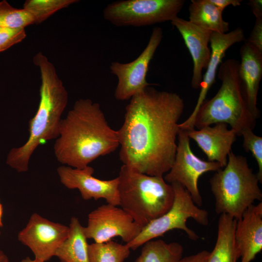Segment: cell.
<instances>
[{"label":"cell","mask_w":262,"mask_h":262,"mask_svg":"<svg viewBox=\"0 0 262 262\" xmlns=\"http://www.w3.org/2000/svg\"><path fill=\"white\" fill-rule=\"evenodd\" d=\"M209 1L223 12L225 8L229 5L234 7L240 6L241 0H209Z\"/></svg>","instance_id":"obj_30"},{"label":"cell","mask_w":262,"mask_h":262,"mask_svg":"<svg viewBox=\"0 0 262 262\" xmlns=\"http://www.w3.org/2000/svg\"><path fill=\"white\" fill-rule=\"evenodd\" d=\"M119 146L117 131L109 125L100 104L81 98L62 119L53 149L63 165L82 169Z\"/></svg>","instance_id":"obj_2"},{"label":"cell","mask_w":262,"mask_h":262,"mask_svg":"<svg viewBox=\"0 0 262 262\" xmlns=\"http://www.w3.org/2000/svg\"><path fill=\"white\" fill-rule=\"evenodd\" d=\"M248 5L256 18H262V0H250Z\"/></svg>","instance_id":"obj_31"},{"label":"cell","mask_w":262,"mask_h":262,"mask_svg":"<svg viewBox=\"0 0 262 262\" xmlns=\"http://www.w3.org/2000/svg\"><path fill=\"white\" fill-rule=\"evenodd\" d=\"M142 229L122 208L109 203L90 213L87 225L83 228L86 238L95 243H105L120 237L126 244L135 239Z\"/></svg>","instance_id":"obj_11"},{"label":"cell","mask_w":262,"mask_h":262,"mask_svg":"<svg viewBox=\"0 0 262 262\" xmlns=\"http://www.w3.org/2000/svg\"><path fill=\"white\" fill-rule=\"evenodd\" d=\"M163 38V29L154 27L146 47L135 59L127 63H111L110 72L117 79L114 94L116 99H131L147 86L154 85L147 82L146 77L149 63Z\"/></svg>","instance_id":"obj_10"},{"label":"cell","mask_w":262,"mask_h":262,"mask_svg":"<svg viewBox=\"0 0 262 262\" xmlns=\"http://www.w3.org/2000/svg\"><path fill=\"white\" fill-rule=\"evenodd\" d=\"M69 229V227L34 213L17 238L31 250L35 259L45 262L55 256L57 249L67 237Z\"/></svg>","instance_id":"obj_12"},{"label":"cell","mask_w":262,"mask_h":262,"mask_svg":"<svg viewBox=\"0 0 262 262\" xmlns=\"http://www.w3.org/2000/svg\"><path fill=\"white\" fill-rule=\"evenodd\" d=\"M245 40L244 32L241 27H237L228 33H212L210 40L211 57L200 83L199 96L195 108L189 117L183 122L179 123L180 129L186 131L194 129L196 115L206 100L209 90L215 82L217 69L222 63L227 50L233 44Z\"/></svg>","instance_id":"obj_14"},{"label":"cell","mask_w":262,"mask_h":262,"mask_svg":"<svg viewBox=\"0 0 262 262\" xmlns=\"http://www.w3.org/2000/svg\"><path fill=\"white\" fill-rule=\"evenodd\" d=\"M210 252L202 250L195 255L182 258L179 262H207Z\"/></svg>","instance_id":"obj_29"},{"label":"cell","mask_w":262,"mask_h":262,"mask_svg":"<svg viewBox=\"0 0 262 262\" xmlns=\"http://www.w3.org/2000/svg\"></svg>","instance_id":"obj_35"},{"label":"cell","mask_w":262,"mask_h":262,"mask_svg":"<svg viewBox=\"0 0 262 262\" xmlns=\"http://www.w3.org/2000/svg\"><path fill=\"white\" fill-rule=\"evenodd\" d=\"M246 40L262 52V18L256 19L249 37Z\"/></svg>","instance_id":"obj_28"},{"label":"cell","mask_w":262,"mask_h":262,"mask_svg":"<svg viewBox=\"0 0 262 262\" xmlns=\"http://www.w3.org/2000/svg\"><path fill=\"white\" fill-rule=\"evenodd\" d=\"M143 246L134 262H179L182 257L183 248L178 243L153 239Z\"/></svg>","instance_id":"obj_22"},{"label":"cell","mask_w":262,"mask_h":262,"mask_svg":"<svg viewBox=\"0 0 262 262\" xmlns=\"http://www.w3.org/2000/svg\"><path fill=\"white\" fill-rule=\"evenodd\" d=\"M117 178L119 206L141 228L172 207L174 190L163 177L142 174L123 164Z\"/></svg>","instance_id":"obj_5"},{"label":"cell","mask_w":262,"mask_h":262,"mask_svg":"<svg viewBox=\"0 0 262 262\" xmlns=\"http://www.w3.org/2000/svg\"><path fill=\"white\" fill-rule=\"evenodd\" d=\"M174 192V199L171 208L164 214L143 227L138 236L126 244L131 249L135 250L145 243L163 236L174 229L183 230L191 240H196L198 236L186 225L192 218L203 226L209 223L208 213L199 209L194 202L187 190L178 182L171 183Z\"/></svg>","instance_id":"obj_7"},{"label":"cell","mask_w":262,"mask_h":262,"mask_svg":"<svg viewBox=\"0 0 262 262\" xmlns=\"http://www.w3.org/2000/svg\"><path fill=\"white\" fill-rule=\"evenodd\" d=\"M77 0H27L23 6L32 16L34 23H42L58 11L78 2Z\"/></svg>","instance_id":"obj_24"},{"label":"cell","mask_w":262,"mask_h":262,"mask_svg":"<svg viewBox=\"0 0 262 262\" xmlns=\"http://www.w3.org/2000/svg\"><path fill=\"white\" fill-rule=\"evenodd\" d=\"M175 160L172 167L164 178L166 182H178L191 195L194 203L198 206L202 199L198 188L199 177L209 171H217L222 168L217 162L204 161L192 151L187 131L180 129Z\"/></svg>","instance_id":"obj_9"},{"label":"cell","mask_w":262,"mask_h":262,"mask_svg":"<svg viewBox=\"0 0 262 262\" xmlns=\"http://www.w3.org/2000/svg\"><path fill=\"white\" fill-rule=\"evenodd\" d=\"M171 23L181 34L192 58L191 86L194 89L199 88L203 77L202 71L206 68L211 57L209 44L212 32L178 16Z\"/></svg>","instance_id":"obj_15"},{"label":"cell","mask_w":262,"mask_h":262,"mask_svg":"<svg viewBox=\"0 0 262 262\" xmlns=\"http://www.w3.org/2000/svg\"><path fill=\"white\" fill-rule=\"evenodd\" d=\"M131 249L110 240L105 243H94L88 246L90 262H124L130 254Z\"/></svg>","instance_id":"obj_23"},{"label":"cell","mask_w":262,"mask_h":262,"mask_svg":"<svg viewBox=\"0 0 262 262\" xmlns=\"http://www.w3.org/2000/svg\"><path fill=\"white\" fill-rule=\"evenodd\" d=\"M184 0H120L108 4L103 18L117 27H139L171 21L182 10Z\"/></svg>","instance_id":"obj_8"},{"label":"cell","mask_w":262,"mask_h":262,"mask_svg":"<svg viewBox=\"0 0 262 262\" xmlns=\"http://www.w3.org/2000/svg\"><path fill=\"white\" fill-rule=\"evenodd\" d=\"M234 240L241 262H250L262 249V202L251 205L237 220Z\"/></svg>","instance_id":"obj_16"},{"label":"cell","mask_w":262,"mask_h":262,"mask_svg":"<svg viewBox=\"0 0 262 262\" xmlns=\"http://www.w3.org/2000/svg\"><path fill=\"white\" fill-rule=\"evenodd\" d=\"M184 108L177 93L151 85L132 97L117 131L123 164L149 176L163 177L168 172L176 156Z\"/></svg>","instance_id":"obj_1"},{"label":"cell","mask_w":262,"mask_h":262,"mask_svg":"<svg viewBox=\"0 0 262 262\" xmlns=\"http://www.w3.org/2000/svg\"><path fill=\"white\" fill-rule=\"evenodd\" d=\"M83 228L78 218H71L68 235L55 254L61 262H90Z\"/></svg>","instance_id":"obj_20"},{"label":"cell","mask_w":262,"mask_h":262,"mask_svg":"<svg viewBox=\"0 0 262 262\" xmlns=\"http://www.w3.org/2000/svg\"><path fill=\"white\" fill-rule=\"evenodd\" d=\"M241 47L239 77L248 108L257 119L259 116L257 96L262 77V52L246 40Z\"/></svg>","instance_id":"obj_18"},{"label":"cell","mask_w":262,"mask_h":262,"mask_svg":"<svg viewBox=\"0 0 262 262\" xmlns=\"http://www.w3.org/2000/svg\"><path fill=\"white\" fill-rule=\"evenodd\" d=\"M236 222L229 215H220L215 245L207 262H237L240 254L234 240Z\"/></svg>","instance_id":"obj_19"},{"label":"cell","mask_w":262,"mask_h":262,"mask_svg":"<svg viewBox=\"0 0 262 262\" xmlns=\"http://www.w3.org/2000/svg\"><path fill=\"white\" fill-rule=\"evenodd\" d=\"M243 137V147L246 151H250L258 165L257 174L260 182H262V137L254 134L252 130H244L241 134Z\"/></svg>","instance_id":"obj_26"},{"label":"cell","mask_w":262,"mask_h":262,"mask_svg":"<svg viewBox=\"0 0 262 262\" xmlns=\"http://www.w3.org/2000/svg\"><path fill=\"white\" fill-rule=\"evenodd\" d=\"M26 35L25 28L0 27V52L21 42Z\"/></svg>","instance_id":"obj_27"},{"label":"cell","mask_w":262,"mask_h":262,"mask_svg":"<svg viewBox=\"0 0 262 262\" xmlns=\"http://www.w3.org/2000/svg\"><path fill=\"white\" fill-rule=\"evenodd\" d=\"M20 262H43L39 260L34 259V260L31 259L29 257H27L25 259H22Z\"/></svg>","instance_id":"obj_33"},{"label":"cell","mask_w":262,"mask_h":262,"mask_svg":"<svg viewBox=\"0 0 262 262\" xmlns=\"http://www.w3.org/2000/svg\"><path fill=\"white\" fill-rule=\"evenodd\" d=\"M239 62L227 59L219 67L221 85L215 96L205 100L196 115L194 126L198 130L212 124L229 125L237 136L247 129L253 130L256 119L249 111L239 77Z\"/></svg>","instance_id":"obj_4"},{"label":"cell","mask_w":262,"mask_h":262,"mask_svg":"<svg viewBox=\"0 0 262 262\" xmlns=\"http://www.w3.org/2000/svg\"><path fill=\"white\" fill-rule=\"evenodd\" d=\"M224 168L216 172L210 180L215 200V212L226 214L236 220L255 200L262 201L259 179L246 157L231 151Z\"/></svg>","instance_id":"obj_6"},{"label":"cell","mask_w":262,"mask_h":262,"mask_svg":"<svg viewBox=\"0 0 262 262\" xmlns=\"http://www.w3.org/2000/svg\"><path fill=\"white\" fill-rule=\"evenodd\" d=\"M3 207L0 201V227L3 226L2 223Z\"/></svg>","instance_id":"obj_34"},{"label":"cell","mask_w":262,"mask_h":262,"mask_svg":"<svg viewBox=\"0 0 262 262\" xmlns=\"http://www.w3.org/2000/svg\"><path fill=\"white\" fill-rule=\"evenodd\" d=\"M0 262H9V259L4 252L0 250Z\"/></svg>","instance_id":"obj_32"},{"label":"cell","mask_w":262,"mask_h":262,"mask_svg":"<svg viewBox=\"0 0 262 262\" xmlns=\"http://www.w3.org/2000/svg\"><path fill=\"white\" fill-rule=\"evenodd\" d=\"M57 171L60 182L68 189H78L83 199L103 198L107 203L119 206L117 177L110 180L97 179L93 176L94 168L89 165L82 169L62 165Z\"/></svg>","instance_id":"obj_13"},{"label":"cell","mask_w":262,"mask_h":262,"mask_svg":"<svg viewBox=\"0 0 262 262\" xmlns=\"http://www.w3.org/2000/svg\"><path fill=\"white\" fill-rule=\"evenodd\" d=\"M34 24L30 14L24 9H17L6 0L0 1V27L25 28Z\"/></svg>","instance_id":"obj_25"},{"label":"cell","mask_w":262,"mask_h":262,"mask_svg":"<svg viewBox=\"0 0 262 262\" xmlns=\"http://www.w3.org/2000/svg\"><path fill=\"white\" fill-rule=\"evenodd\" d=\"M186 131L189 138L195 141L207 156L208 161L217 162L222 168L226 165L237 136L233 130L228 129L227 124L219 123L213 127Z\"/></svg>","instance_id":"obj_17"},{"label":"cell","mask_w":262,"mask_h":262,"mask_svg":"<svg viewBox=\"0 0 262 262\" xmlns=\"http://www.w3.org/2000/svg\"><path fill=\"white\" fill-rule=\"evenodd\" d=\"M40 71V100L34 115L29 121V137L22 146L8 152L6 164L19 173L29 169L31 157L44 142L57 139L62 115L68 101V92L59 78L53 64L42 52L33 58Z\"/></svg>","instance_id":"obj_3"},{"label":"cell","mask_w":262,"mask_h":262,"mask_svg":"<svg viewBox=\"0 0 262 262\" xmlns=\"http://www.w3.org/2000/svg\"><path fill=\"white\" fill-rule=\"evenodd\" d=\"M189 6V21L212 32L227 33L229 23L220 11L209 0H192Z\"/></svg>","instance_id":"obj_21"}]
</instances>
